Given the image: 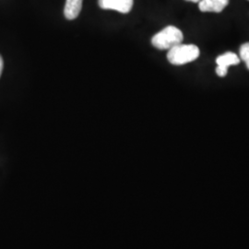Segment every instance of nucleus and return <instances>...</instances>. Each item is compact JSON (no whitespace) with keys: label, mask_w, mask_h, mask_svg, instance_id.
Instances as JSON below:
<instances>
[{"label":"nucleus","mask_w":249,"mask_h":249,"mask_svg":"<svg viewBox=\"0 0 249 249\" xmlns=\"http://www.w3.org/2000/svg\"><path fill=\"white\" fill-rule=\"evenodd\" d=\"M99 7L113 9L121 13H128L133 8L134 0H98Z\"/></svg>","instance_id":"nucleus-4"},{"label":"nucleus","mask_w":249,"mask_h":249,"mask_svg":"<svg viewBox=\"0 0 249 249\" xmlns=\"http://www.w3.org/2000/svg\"><path fill=\"white\" fill-rule=\"evenodd\" d=\"M240 63V58L237 54L231 52H226L216 58V73L219 77H225L228 73V69L231 66H236Z\"/></svg>","instance_id":"nucleus-3"},{"label":"nucleus","mask_w":249,"mask_h":249,"mask_svg":"<svg viewBox=\"0 0 249 249\" xmlns=\"http://www.w3.org/2000/svg\"><path fill=\"white\" fill-rule=\"evenodd\" d=\"M239 55V58L246 63V66L249 70V43H246L241 46Z\"/></svg>","instance_id":"nucleus-7"},{"label":"nucleus","mask_w":249,"mask_h":249,"mask_svg":"<svg viewBox=\"0 0 249 249\" xmlns=\"http://www.w3.org/2000/svg\"><path fill=\"white\" fill-rule=\"evenodd\" d=\"M82 2L83 0H67L64 9L65 17L70 20L77 18L82 9Z\"/></svg>","instance_id":"nucleus-6"},{"label":"nucleus","mask_w":249,"mask_h":249,"mask_svg":"<svg viewBox=\"0 0 249 249\" xmlns=\"http://www.w3.org/2000/svg\"><path fill=\"white\" fill-rule=\"evenodd\" d=\"M184 39L181 30L175 26L165 27L152 37L151 44L160 50H170L171 48L182 44Z\"/></svg>","instance_id":"nucleus-1"},{"label":"nucleus","mask_w":249,"mask_h":249,"mask_svg":"<svg viewBox=\"0 0 249 249\" xmlns=\"http://www.w3.org/2000/svg\"><path fill=\"white\" fill-rule=\"evenodd\" d=\"M186 1H189V2H194V3H198L200 0H186Z\"/></svg>","instance_id":"nucleus-9"},{"label":"nucleus","mask_w":249,"mask_h":249,"mask_svg":"<svg viewBox=\"0 0 249 249\" xmlns=\"http://www.w3.org/2000/svg\"><path fill=\"white\" fill-rule=\"evenodd\" d=\"M3 68H4V62H3L2 56L0 55V77H1V74H2V71H3Z\"/></svg>","instance_id":"nucleus-8"},{"label":"nucleus","mask_w":249,"mask_h":249,"mask_svg":"<svg viewBox=\"0 0 249 249\" xmlns=\"http://www.w3.org/2000/svg\"><path fill=\"white\" fill-rule=\"evenodd\" d=\"M229 4V0H200L198 8L202 12L220 13Z\"/></svg>","instance_id":"nucleus-5"},{"label":"nucleus","mask_w":249,"mask_h":249,"mask_svg":"<svg viewBox=\"0 0 249 249\" xmlns=\"http://www.w3.org/2000/svg\"><path fill=\"white\" fill-rule=\"evenodd\" d=\"M199 54L200 51L196 45L180 44L170 49L167 53V59L172 65L182 66L195 61Z\"/></svg>","instance_id":"nucleus-2"}]
</instances>
